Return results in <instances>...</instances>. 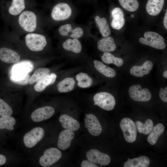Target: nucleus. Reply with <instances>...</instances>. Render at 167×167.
<instances>
[{"mask_svg": "<svg viewBox=\"0 0 167 167\" xmlns=\"http://www.w3.org/2000/svg\"><path fill=\"white\" fill-rule=\"evenodd\" d=\"M18 22L24 31L28 33L32 32L37 27V16L32 11L29 10L23 11L19 15Z\"/></svg>", "mask_w": 167, "mask_h": 167, "instance_id": "obj_1", "label": "nucleus"}, {"mask_svg": "<svg viewBox=\"0 0 167 167\" xmlns=\"http://www.w3.org/2000/svg\"><path fill=\"white\" fill-rule=\"evenodd\" d=\"M24 40L28 48L34 52L42 50L47 44L46 38L44 35L33 32L27 34L25 36Z\"/></svg>", "mask_w": 167, "mask_h": 167, "instance_id": "obj_2", "label": "nucleus"}, {"mask_svg": "<svg viewBox=\"0 0 167 167\" xmlns=\"http://www.w3.org/2000/svg\"><path fill=\"white\" fill-rule=\"evenodd\" d=\"M144 38L139 39V42L143 44L160 49H165L166 45L163 37L155 32L148 31L144 33Z\"/></svg>", "mask_w": 167, "mask_h": 167, "instance_id": "obj_3", "label": "nucleus"}, {"mask_svg": "<svg viewBox=\"0 0 167 167\" xmlns=\"http://www.w3.org/2000/svg\"><path fill=\"white\" fill-rule=\"evenodd\" d=\"M94 105L107 111L113 110L116 104L114 96L110 93L106 92L97 93L93 97Z\"/></svg>", "mask_w": 167, "mask_h": 167, "instance_id": "obj_4", "label": "nucleus"}, {"mask_svg": "<svg viewBox=\"0 0 167 167\" xmlns=\"http://www.w3.org/2000/svg\"><path fill=\"white\" fill-rule=\"evenodd\" d=\"M120 126L126 141L134 142L137 137V130L134 121L129 118H124L121 120Z\"/></svg>", "mask_w": 167, "mask_h": 167, "instance_id": "obj_5", "label": "nucleus"}, {"mask_svg": "<svg viewBox=\"0 0 167 167\" xmlns=\"http://www.w3.org/2000/svg\"><path fill=\"white\" fill-rule=\"evenodd\" d=\"M44 135V130L41 127L33 128L24 136L23 142L25 146L28 148L33 147L41 140Z\"/></svg>", "mask_w": 167, "mask_h": 167, "instance_id": "obj_6", "label": "nucleus"}, {"mask_svg": "<svg viewBox=\"0 0 167 167\" xmlns=\"http://www.w3.org/2000/svg\"><path fill=\"white\" fill-rule=\"evenodd\" d=\"M61 151L55 148H51L46 150L43 155L40 157L39 163L42 166H49L58 161L61 158Z\"/></svg>", "mask_w": 167, "mask_h": 167, "instance_id": "obj_7", "label": "nucleus"}, {"mask_svg": "<svg viewBox=\"0 0 167 167\" xmlns=\"http://www.w3.org/2000/svg\"><path fill=\"white\" fill-rule=\"evenodd\" d=\"M131 98L137 101H147L151 98L152 95L149 90L146 88L142 89L139 84L131 86L129 89Z\"/></svg>", "mask_w": 167, "mask_h": 167, "instance_id": "obj_8", "label": "nucleus"}, {"mask_svg": "<svg viewBox=\"0 0 167 167\" xmlns=\"http://www.w3.org/2000/svg\"><path fill=\"white\" fill-rule=\"evenodd\" d=\"M71 9L67 4L60 3L53 8L51 16L55 20H62L68 19L71 16Z\"/></svg>", "mask_w": 167, "mask_h": 167, "instance_id": "obj_9", "label": "nucleus"}, {"mask_svg": "<svg viewBox=\"0 0 167 167\" xmlns=\"http://www.w3.org/2000/svg\"><path fill=\"white\" fill-rule=\"evenodd\" d=\"M86 156L88 161L94 163L99 164L101 166L109 165L111 161L110 157L108 155L96 149L88 151Z\"/></svg>", "mask_w": 167, "mask_h": 167, "instance_id": "obj_10", "label": "nucleus"}, {"mask_svg": "<svg viewBox=\"0 0 167 167\" xmlns=\"http://www.w3.org/2000/svg\"><path fill=\"white\" fill-rule=\"evenodd\" d=\"M85 127L92 135L98 136L101 133V126L97 117L94 114H87L85 118Z\"/></svg>", "mask_w": 167, "mask_h": 167, "instance_id": "obj_11", "label": "nucleus"}, {"mask_svg": "<svg viewBox=\"0 0 167 167\" xmlns=\"http://www.w3.org/2000/svg\"><path fill=\"white\" fill-rule=\"evenodd\" d=\"M54 108L51 106H45L37 109L32 113L31 117L35 122H40L50 118L54 114Z\"/></svg>", "mask_w": 167, "mask_h": 167, "instance_id": "obj_12", "label": "nucleus"}, {"mask_svg": "<svg viewBox=\"0 0 167 167\" xmlns=\"http://www.w3.org/2000/svg\"><path fill=\"white\" fill-rule=\"evenodd\" d=\"M20 56L16 51L6 47L0 48V60L3 62L11 64L19 61Z\"/></svg>", "mask_w": 167, "mask_h": 167, "instance_id": "obj_13", "label": "nucleus"}, {"mask_svg": "<svg viewBox=\"0 0 167 167\" xmlns=\"http://www.w3.org/2000/svg\"><path fill=\"white\" fill-rule=\"evenodd\" d=\"M75 136L73 131L65 129L60 133L57 143L58 147L60 149L64 150L70 146L72 140Z\"/></svg>", "mask_w": 167, "mask_h": 167, "instance_id": "obj_14", "label": "nucleus"}, {"mask_svg": "<svg viewBox=\"0 0 167 167\" xmlns=\"http://www.w3.org/2000/svg\"><path fill=\"white\" fill-rule=\"evenodd\" d=\"M111 14L113 17L111 23V27L114 29H121L124 26L125 22L123 11L120 8L116 7L112 11Z\"/></svg>", "mask_w": 167, "mask_h": 167, "instance_id": "obj_15", "label": "nucleus"}, {"mask_svg": "<svg viewBox=\"0 0 167 167\" xmlns=\"http://www.w3.org/2000/svg\"><path fill=\"white\" fill-rule=\"evenodd\" d=\"M153 64L149 60L145 61L140 66H134L130 70L131 75L137 77H142L144 75L148 74L152 68Z\"/></svg>", "mask_w": 167, "mask_h": 167, "instance_id": "obj_16", "label": "nucleus"}, {"mask_svg": "<svg viewBox=\"0 0 167 167\" xmlns=\"http://www.w3.org/2000/svg\"><path fill=\"white\" fill-rule=\"evenodd\" d=\"M59 120L62 126L65 129L75 131L80 128V125L79 122L67 114H64L61 115Z\"/></svg>", "mask_w": 167, "mask_h": 167, "instance_id": "obj_17", "label": "nucleus"}, {"mask_svg": "<svg viewBox=\"0 0 167 167\" xmlns=\"http://www.w3.org/2000/svg\"><path fill=\"white\" fill-rule=\"evenodd\" d=\"M54 73L48 74L37 82L34 86V89L37 92L43 91L48 86L53 84L57 78Z\"/></svg>", "mask_w": 167, "mask_h": 167, "instance_id": "obj_18", "label": "nucleus"}, {"mask_svg": "<svg viewBox=\"0 0 167 167\" xmlns=\"http://www.w3.org/2000/svg\"><path fill=\"white\" fill-rule=\"evenodd\" d=\"M59 33L63 36H70L74 38L81 37L83 34V29L80 27H77L73 29L69 24L61 26L58 30Z\"/></svg>", "mask_w": 167, "mask_h": 167, "instance_id": "obj_19", "label": "nucleus"}, {"mask_svg": "<svg viewBox=\"0 0 167 167\" xmlns=\"http://www.w3.org/2000/svg\"><path fill=\"white\" fill-rule=\"evenodd\" d=\"M97 45L98 49L105 52L113 51L116 47L113 38L109 36L104 37L99 41Z\"/></svg>", "mask_w": 167, "mask_h": 167, "instance_id": "obj_20", "label": "nucleus"}, {"mask_svg": "<svg viewBox=\"0 0 167 167\" xmlns=\"http://www.w3.org/2000/svg\"><path fill=\"white\" fill-rule=\"evenodd\" d=\"M164 0H148L146 6L148 13L152 16L159 14L162 10Z\"/></svg>", "mask_w": 167, "mask_h": 167, "instance_id": "obj_21", "label": "nucleus"}, {"mask_svg": "<svg viewBox=\"0 0 167 167\" xmlns=\"http://www.w3.org/2000/svg\"><path fill=\"white\" fill-rule=\"evenodd\" d=\"M150 162L149 158L146 156H141L132 159L128 158L124 164V167H147Z\"/></svg>", "mask_w": 167, "mask_h": 167, "instance_id": "obj_22", "label": "nucleus"}, {"mask_svg": "<svg viewBox=\"0 0 167 167\" xmlns=\"http://www.w3.org/2000/svg\"><path fill=\"white\" fill-rule=\"evenodd\" d=\"M25 8L24 0H12L11 5L8 8V13L7 15L11 16L19 15L23 11Z\"/></svg>", "mask_w": 167, "mask_h": 167, "instance_id": "obj_23", "label": "nucleus"}, {"mask_svg": "<svg viewBox=\"0 0 167 167\" xmlns=\"http://www.w3.org/2000/svg\"><path fill=\"white\" fill-rule=\"evenodd\" d=\"M93 63L96 70L104 76L110 78H113L115 76L116 72L115 70L105 65L101 61L94 60Z\"/></svg>", "mask_w": 167, "mask_h": 167, "instance_id": "obj_24", "label": "nucleus"}, {"mask_svg": "<svg viewBox=\"0 0 167 167\" xmlns=\"http://www.w3.org/2000/svg\"><path fill=\"white\" fill-rule=\"evenodd\" d=\"M164 126L162 124H157L153 127L148 136L147 138L148 142L152 145H155L159 137L164 132Z\"/></svg>", "mask_w": 167, "mask_h": 167, "instance_id": "obj_25", "label": "nucleus"}, {"mask_svg": "<svg viewBox=\"0 0 167 167\" xmlns=\"http://www.w3.org/2000/svg\"><path fill=\"white\" fill-rule=\"evenodd\" d=\"M33 65L30 61H24L15 65L12 70V73L25 74L31 72L33 69Z\"/></svg>", "mask_w": 167, "mask_h": 167, "instance_id": "obj_26", "label": "nucleus"}, {"mask_svg": "<svg viewBox=\"0 0 167 167\" xmlns=\"http://www.w3.org/2000/svg\"><path fill=\"white\" fill-rule=\"evenodd\" d=\"M75 81L73 78H66L57 84L58 90L60 92H67L72 91L74 88Z\"/></svg>", "mask_w": 167, "mask_h": 167, "instance_id": "obj_27", "label": "nucleus"}, {"mask_svg": "<svg viewBox=\"0 0 167 167\" xmlns=\"http://www.w3.org/2000/svg\"><path fill=\"white\" fill-rule=\"evenodd\" d=\"M62 46L64 49L75 53H80L82 50L81 43L77 38L67 39L63 44Z\"/></svg>", "mask_w": 167, "mask_h": 167, "instance_id": "obj_28", "label": "nucleus"}, {"mask_svg": "<svg viewBox=\"0 0 167 167\" xmlns=\"http://www.w3.org/2000/svg\"><path fill=\"white\" fill-rule=\"evenodd\" d=\"M95 20L103 37H104L109 36L110 34L111 31L106 19L105 18H101L99 16H96Z\"/></svg>", "mask_w": 167, "mask_h": 167, "instance_id": "obj_29", "label": "nucleus"}, {"mask_svg": "<svg viewBox=\"0 0 167 167\" xmlns=\"http://www.w3.org/2000/svg\"><path fill=\"white\" fill-rule=\"evenodd\" d=\"M76 79L78 81V86L81 88H86L91 87L93 83V80L88 74L81 72L77 75Z\"/></svg>", "mask_w": 167, "mask_h": 167, "instance_id": "obj_30", "label": "nucleus"}, {"mask_svg": "<svg viewBox=\"0 0 167 167\" xmlns=\"http://www.w3.org/2000/svg\"><path fill=\"white\" fill-rule=\"evenodd\" d=\"M135 124L139 132L145 135L150 133L153 127L152 121L149 119L147 120L144 123L139 121H137Z\"/></svg>", "mask_w": 167, "mask_h": 167, "instance_id": "obj_31", "label": "nucleus"}, {"mask_svg": "<svg viewBox=\"0 0 167 167\" xmlns=\"http://www.w3.org/2000/svg\"><path fill=\"white\" fill-rule=\"evenodd\" d=\"M101 59L105 63H113L118 67L121 66L123 63V60L122 59L115 57L109 52H105L101 57Z\"/></svg>", "mask_w": 167, "mask_h": 167, "instance_id": "obj_32", "label": "nucleus"}, {"mask_svg": "<svg viewBox=\"0 0 167 167\" xmlns=\"http://www.w3.org/2000/svg\"><path fill=\"white\" fill-rule=\"evenodd\" d=\"M50 71L47 68H40L36 69L30 77L28 83L32 84L37 82L45 75L48 74Z\"/></svg>", "mask_w": 167, "mask_h": 167, "instance_id": "obj_33", "label": "nucleus"}, {"mask_svg": "<svg viewBox=\"0 0 167 167\" xmlns=\"http://www.w3.org/2000/svg\"><path fill=\"white\" fill-rule=\"evenodd\" d=\"M16 122L15 119L13 117H0V129L12 131L14 128V126Z\"/></svg>", "mask_w": 167, "mask_h": 167, "instance_id": "obj_34", "label": "nucleus"}, {"mask_svg": "<svg viewBox=\"0 0 167 167\" xmlns=\"http://www.w3.org/2000/svg\"><path fill=\"white\" fill-rule=\"evenodd\" d=\"M30 78V76L28 73L25 74L12 73L10 77V79L12 82L15 84L24 85L28 83Z\"/></svg>", "mask_w": 167, "mask_h": 167, "instance_id": "obj_35", "label": "nucleus"}, {"mask_svg": "<svg viewBox=\"0 0 167 167\" xmlns=\"http://www.w3.org/2000/svg\"><path fill=\"white\" fill-rule=\"evenodd\" d=\"M118 0L122 6L129 11H135L139 8V3L137 0Z\"/></svg>", "mask_w": 167, "mask_h": 167, "instance_id": "obj_36", "label": "nucleus"}, {"mask_svg": "<svg viewBox=\"0 0 167 167\" xmlns=\"http://www.w3.org/2000/svg\"><path fill=\"white\" fill-rule=\"evenodd\" d=\"M13 111L11 107L4 101L0 98V116L2 117L11 116Z\"/></svg>", "mask_w": 167, "mask_h": 167, "instance_id": "obj_37", "label": "nucleus"}, {"mask_svg": "<svg viewBox=\"0 0 167 167\" xmlns=\"http://www.w3.org/2000/svg\"><path fill=\"white\" fill-rule=\"evenodd\" d=\"M160 98L163 101L167 102V87H165L164 89L161 88L159 92Z\"/></svg>", "mask_w": 167, "mask_h": 167, "instance_id": "obj_38", "label": "nucleus"}, {"mask_svg": "<svg viewBox=\"0 0 167 167\" xmlns=\"http://www.w3.org/2000/svg\"><path fill=\"white\" fill-rule=\"evenodd\" d=\"M82 167H98L97 165L94 164L91 162L87 160L83 161L81 163Z\"/></svg>", "mask_w": 167, "mask_h": 167, "instance_id": "obj_39", "label": "nucleus"}, {"mask_svg": "<svg viewBox=\"0 0 167 167\" xmlns=\"http://www.w3.org/2000/svg\"><path fill=\"white\" fill-rule=\"evenodd\" d=\"M6 161V157L4 155L0 154V166L4 165Z\"/></svg>", "mask_w": 167, "mask_h": 167, "instance_id": "obj_40", "label": "nucleus"}, {"mask_svg": "<svg viewBox=\"0 0 167 167\" xmlns=\"http://www.w3.org/2000/svg\"><path fill=\"white\" fill-rule=\"evenodd\" d=\"M167 10H166V11L164 17V20H163V24L164 26L167 29Z\"/></svg>", "mask_w": 167, "mask_h": 167, "instance_id": "obj_41", "label": "nucleus"}, {"mask_svg": "<svg viewBox=\"0 0 167 167\" xmlns=\"http://www.w3.org/2000/svg\"><path fill=\"white\" fill-rule=\"evenodd\" d=\"M163 76L166 78H167V71H165L163 74Z\"/></svg>", "mask_w": 167, "mask_h": 167, "instance_id": "obj_42", "label": "nucleus"}, {"mask_svg": "<svg viewBox=\"0 0 167 167\" xmlns=\"http://www.w3.org/2000/svg\"><path fill=\"white\" fill-rule=\"evenodd\" d=\"M131 17L132 18L134 17V15H132Z\"/></svg>", "mask_w": 167, "mask_h": 167, "instance_id": "obj_43", "label": "nucleus"}]
</instances>
